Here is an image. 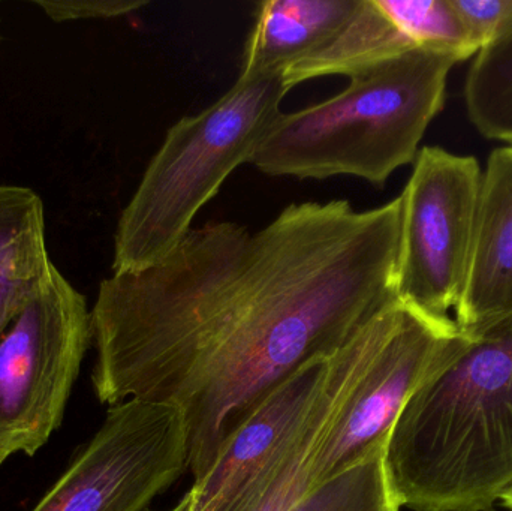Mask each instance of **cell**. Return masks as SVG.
I'll return each mask as SVG.
<instances>
[{
	"label": "cell",
	"instance_id": "6da1fadb",
	"mask_svg": "<svg viewBox=\"0 0 512 511\" xmlns=\"http://www.w3.org/2000/svg\"><path fill=\"white\" fill-rule=\"evenodd\" d=\"M400 198L289 204L249 231L212 222L153 266L113 273L93 305L101 404L179 411L200 482L256 405L397 302Z\"/></svg>",
	"mask_w": 512,
	"mask_h": 511
},
{
	"label": "cell",
	"instance_id": "7a4b0ae2",
	"mask_svg": "<svg viewBox=\"0 0 512 511\" xmlns=\"http://www.w3.org/2000/svg\"><path fill=\"white\" fill-rule=\"evenodd\" d=\"M468 335L388 435L385 465L400 509L493 511L512 485V314Z\"/></svg>",
	"mask_w": 512,
	"mask_h": 511
},
{
	"label": "cell",
	"instance_id": "3957f363",
	"mask_svg": "<svg viewBox=\"0 0 512 511\" xmlns=\"http://www.w3.org/2000/svg\"><path fill=\"white\" fill-rule=\"evenodd\" d=\"M456 63L414 47L361 69L337 95L280 113L249 164L273 177L354 176L384 186L417 158Z\"/></svg>",
	"mask_w": 512,
	"mask_h": 511
},
{
	"label": "cell",
	"instance_id": "277c9868",
	"mask_svg": "<svg viewBox=\"0 0 512 511\" xmlns=\"http://www.w3.org/2000/svg\"><path fill=\"white\" fill-rule=\"evenodd\" d=\"M288 92L283 74L239 75L215 104L168 129L117 222L113 273L146 269L176 249L225 180L251 162Z\"/></svg>",
	"mask_w": 512,
	"mask_h": 511
},
{
	"label": "cell",
	"instance_id": "5b68a950",
	"mask_svg": "<svg viewBox=\"0 0 512 511\" xmlns=\"http://www.w3.org/2000/svg\"><path fill=\"white\" fill-rule=\"evenodd\" d=\"M90 344L86 297L53 266L0 336V467L35 455L60 428Z\"/></svg>",
	"mask_w": 512,
	"mask_h": 511
},
{
	"label": "cell",
	"instance_id": "8992f818",
	"mask_svg": "<svg viewBox=\"0 0 512 511\" xmlns=\"http://www.w3.org/2000/svg\"><path fill=\"white\" fill-rule=\"evenodd\" d=\"M480 164L474 156L423 147L399 195L397 299L433 317H448L462 299L477 227Z\"/></svg>",
	"mask_w": 512,
	"mask_h": 511
},
{
	"label": "cell",
	"instance_id": "52a82bcc",
	"mask_svg": "<svg viewBox=\"0 0 512 511\" xmlns=\"http://www.w3.org/2000/svg\"><path fill=\"white\" fill-rule=\"evenodd\" d=\"M189 471L179 411L152 402L108 407L101 428L32 511H149Z\"/></svg>",
	"mask_w": 512,
	"mask_h": 511
},
{
	"label": "cell",
	"instance_id": "ba28073f",
	"mask_svg": "<svg viewBox=\"0 0 512 511\" xmlns=\"http://www.w3.org/2000/svg\"><path fill=\"white\" fill-rule=\"evenodd\" d=\"M399 323L352 396L316 462V485L358 464L388 440L415 390L456 359L469 344L450 317H433L402 303Z\"/></svg>",
	"mask_w": 512,
	"mask_h": 511
},
{
	"label": "cell",
	"instance_id": "9c48e42d",
	"mask_svg": "<svg viewBox=\"0 0 512 511\" xmlns=\"http://www.w3.org/2000/svg\"><path fill=\"white\" fill-rule=\"evenodd\" d=\"M327 359H316L274 386L234 432L212 470L192 483L191 511H225L297 435L327 381Z\"/></svg>",
	"mask_w": 512,
	"mask_h": 511
},
{
	"label": "cell",
	"instance_id": "30bf717a",
	"mask_svg": "<svg viewBox=\"0 0 512 511\" xmlns=\"http://www.w3.org/2000/svg\"><path fill=\"white\" fill-rule=\"evenodd\" d=\"M512 314V146L490 155L481 180L468 281L456 324L474 333Z\"/></svg>",
	"mask_w": 512,
	"mask_h": 511
},
{
	"label": "cell",
	"instance_id": "8fae6325",
	"mask_svg": "<svg viewBox=\"0 0 512 511\" xmlns=\"http://www.w3.org/2000/svg\"><path fill=\"white\" fill-rule=\"evenodd\" d=\"M358 0H265L256 18L240 75L285 74L327 44L354 14Z\"/></svg>",
	"mask_w": 512,
	"mask_h": 511
},
{
	"label": "cell",
	"instance_id": "7c38bea8",
	"mask_svg": "<svg viewBox=\"0 0 512 511\" xmlns=\"http://www.w3.org/2000/svg\"><path fill=\"white\" fill-rule=\"evenodd\" d=\"M53 266L44 201L26 186L0 185V336L41 290Z\"/></svg>",
	"mask_w": 512,
	"mask_h": 511
},
{
	"label": "cell",
	"instance_id": "4fadbf2b",
	"mask_svg": "<svg viewBox=\"0 0 512 511\" xmlns=\"http://www.w3.org/2000/svg\"><path fill=\"white\" fill-rule=\"evenodd\" d=\"M465 101L469 119L481 135L512 146V23L475 54Z\"/></svg>",
	"mask_w": 512,
	"mask_h": 511
},
{
	"label": "cell",
	"instance_id": "5bb4252c",
	"mask_svg": "<svg viewBox=\"0 0 512 511\" xmlns=\"http://www.w3.org/2000/svg\"><path fill=\"white\" fill-rule=\"evenodd\" d=\"M387 441L376 444L358 464L310 492L291 511H402L385 465Z\"/></svg>",
	"mask_w": 512,
	"mask_h": 511
},
{
	"label": "cell",
	"instance_id": "9a60e30c",
	"mask_svg": "<svg viewBox=\"0 0 512 511\" xmlns=\"http://www.w3.org/2000/svg\"><path fill=\"white\" fill-rule=\"evenodd\" d=\"M403 35L415 45L448 54L457 62L480 51L472 41L453 0H378Z\"/></svg>",
	"mask_w": 512,
	"mask_h": 511
},
{
	"label": "cell",
	"instance_id": "2e32d148",
	"mask_svg": "<svg viewBox=\"0 0 512 511\" xmlns=\"http://www.w3.org/2000/svg\"><path fill=\"white\" fill-rule=\"evenodd\" d=\"M453 5L480 50L512 23V0H453Z\"/></svg>",
	"mask_w": 512,
	"mask_h": 511
},
{
	"label": "cell",
	"instance_id": "e0dca14e",
	"mask_svg": "<svg viewBox=\"0 0 512 511\" xmlns=\"http://www.w3.org/2000/svg\"><path fill=\"white\" fill-rule=\"evenodd\" d=\"M33 3L56 23L123 17L149 5L146 0H36Z\"/></svg>",
	"mask_w": 512,
	"mask_h": 511
},
{
	"label": "cell",
	"instance_id": "ac0fdd59",
	"mask_svg": "<svg viewBox=\"0 0 512 511\" xmlns=\"http://www.w3.org/2000/svg\"><path fill=\"white\" fill-rule=\"evenodd\" d=\"M192 507V497L191 494H189V491L186 492L185 497L182 498V500L179 501V503L176 504V506L171 507V509L164 510V511H191ZM153 511V510H149Z\"/></svg>",
	"mask_w": 512,
	"mask_h": 511
},
{
	"label": "cell",
	"instance_id": "d6986e66",
	"mask_svg": "<svg viewBox=\"0 0 512 511\" xmlns=\"http://www.w3.org/2000/svg\"><path fill=\"white\" fill-rule=\"evenodd\" d=\"M498 504L505 511H512V485L499 497Z\"/></svg>",
	"mask_w": 512,
	"mask_h": 511
}]
</instances>
